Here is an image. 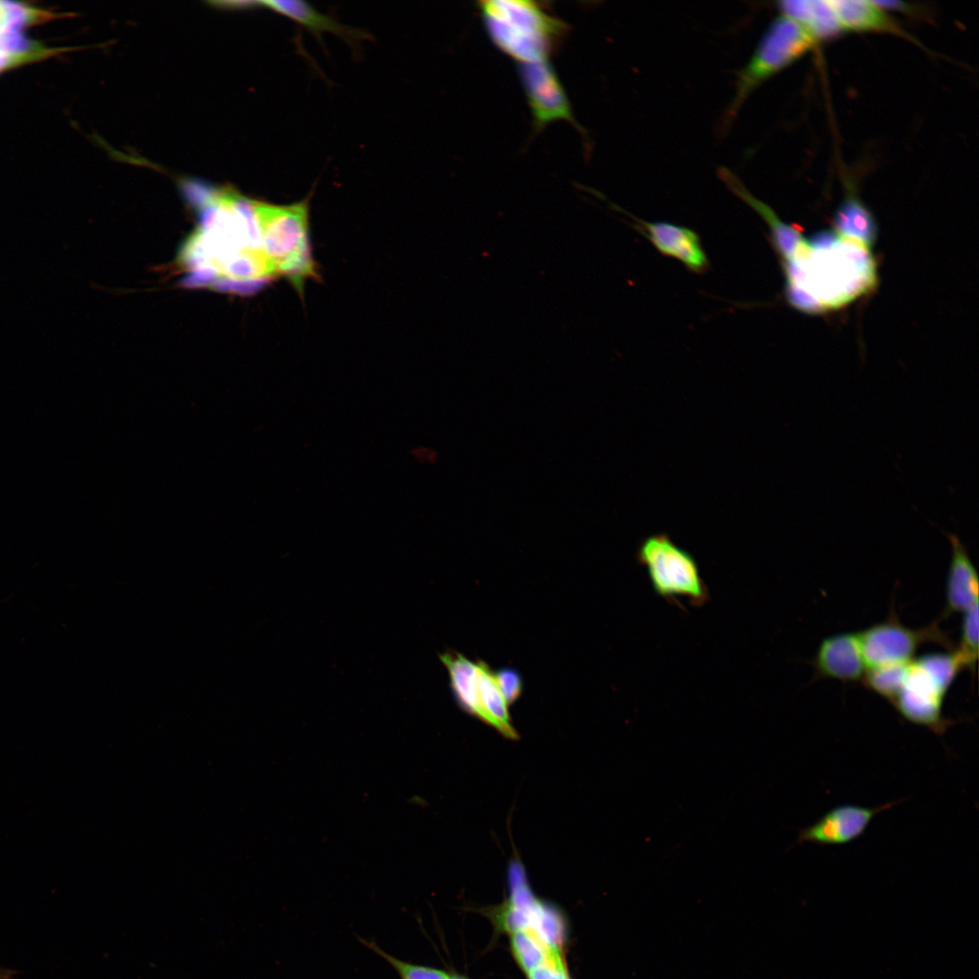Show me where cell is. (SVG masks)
Returning <instances> with one entry per match:
<instances>
[{"label":"cell","instance_id":"obj_1","mask_svg":"<svg viewBox=\"0 0 979 979\" xmlns=\"http://www.w3.org/2000/svg\"><path fill=\"white\" fill-rule=\"evenodd\" d=\"M189 189L200 207L201 225L181 251L188 267L201 276L251 285L275 276L262 246L254 199L224 189Z\"/></svg>","mask_w":979,"mask_h":979},{"label":"cell","instance_id":"obj_2","mask_svg":"<svg viewBox=\"0 0 979 979\" xmlns=\"http://www.w3.org/2000/svg\"><path fill=\"white\" fill-rule=\"evenodd\" d=\"M793 259L782 262L785 295L797 309L810 313L847 304L876 283L869 248L834 233H821Z\"/></svg>","mask_w":979,"mask_h":979},{"label":"cell","instance_id":"obj_3","mask_svg":"<svg viewBox=\"0 0 979 979\" xmlns=\"http://www.w3.org/2000/svg\"><path fill=\"white\" fill-rule=\"evenodd\" d=\"M479 8L492 42L520 64L547 61L567 31L542 3L485 0Z\"/></svg>","mask_w":979,"mask_h":979},{"label":"cell","instance_id":"obj_4","mask_svg":"<svg viewBox=\"0 0 979 979\" xmlns=\"http://www.w3.org/2000/svg\"><path fill=\"white\" fill-rule=\"evenodd\" d=\"M261 242L276 276H286L302 293L305 282L318 276L308 235V199L290 205L254 200Z\"/></svg>","mask_w":979,"mask_h":979},{"label":"cell","instance_id":"obj_5","mask_svg":"<svg viewBox=\"0 0 979 979\" xmlns=\"http://www.w3.org/2000/svg\"><path fill=\"white\" fill-rule=\"evenodd\" d=\"M817 40L801 25L781 15L774 20L753 55L739 73L735 92L723 116L722 130H726L747 97L777 73L809 52Z\"/></svg>","mask_w":979,"mask_h":979},{"label":"cell","instance_id":"obj_6","mask_svg":"<svg viewBox=\"0 0 979 979\" xmlns=\"http://www.w3.org/2000/svg\"><path fill=\"white\" fill-rule=\"evenodd\" d=\"M637 559L645 567L654 593L668 602L684 598L693 606H701L708 601V588L696 560L667 535L645 538Z\"/></svg>","mask_w":979,"mask_h":979},{"label":"cell","instance_id":"obj_7","mask_svg":"<svg viewBox=\"0 0 979 979\" xmlns=\"http://www.w3.org/2000/svg\"><path fill=\"white\" fill-rule=\"evenodd\" d=\"M861 652L867 668L890 664H907L915 653L926 643H936L954 651L948 635L939 627L938 622L924 628L911 629L903 625L893 612L880 623L858 633Z\"/></svg>","mask_w":979,"mask_h":979},{"label":"cell","instance_id":"obj_8","mask_svg":"<svg viewBox=\"0 0 979 979\" xmlns=\"http://www.w3.org/2000/svg\"><path fill=\"white\" fill-rule=\"evenodd\" d=\"M949 687L920 658L915 659L909 662L903 686L892 704L907 721L943 734L952 723L943 714Z\"/></svg>","mask_w":979,"mask_h":979},{"label":"cell","instance_id":"obj_9","mask_svg":"<svg viewBox=\"0 0 979 979\" xmlns=\"http://www.w3.org/2000/svg\"><path fill=\"white\" fill-rule=\"evenodd\" d=\"M519 74L537 129L563 120L580 130L565 91L547 61L519 64Z\"/></svg>","mask_w":979,"mask_h":979},{"label":"cell","instance_id":"obj_10","mask_svg":"<svg viewBox=\"0 0 979 979\" xmlns=\"http://www.w3.org/2000/svg\"><path fill=\"white\" fill-rule=\"evenodd\" d=\"M898 801L868 808L853 804L837 806L812 825L800 830L797 843L810 842L820 846L844 845L864 834L872 819L889 809Z\"/></svg>","mask_w":979,"mask_h":979},{"label":"cell","instance_id":"obj_11","mask_svg":"<svg viewBox=\"0 0 979 979\" xmlns=\"http://www.w3.org/2000/svg\"><path fill=\"white\" fill-rule=\"evenodd\" d=\"M816 674L843 682L861 680L866 664L858 635L842 633L824 639L813 660Z\"/></svg>","mask_w":979,"mask_h":979},{"label":"cell","instance_id":"obj_12","mask_svg":"<svg viewBox=\"0 0 979 979\" xmlns=\"http://www.w3.org/2000/svg\"><path fill=\"white\" fill-rule=\"evenodd\" d=\"M636 222L663 255L681 261L693 272H703L707 267V257L694 231L668 222Z\"/></svg>","mask_w":979,"mask_h":979},{"label":"cell","instance_id":"obj_13","mask_svg":"<svg viewBox=\"0 0 979 979\" xmlns=\"http://www.w3.org/2000/svg\"><path fill=\"white\" fill-rule=\"evenodd\" d=\"M951 546L946 579V610L965 612L978 604V575L967 549L956 534L944 532Z\"/></svg>","mask_w":979,"mask_h":979},{"label":"cell","instance_id":"obj_14","mask_svg":"<svg viewBox=\"0 0 979 979\" xmlns=\"http://www.w3.org/2000/svg\"><path fill=\"white\" fill-rule=\"evenodd\" d=\"M718 176L734 195L755 209L768 224L774 247L782 262L791 259L807 242L798 228L781 221L768 205L755 198L727 168H720Z\"/></svg>","mask_w":979,"mask_h":979},{"label":"cell","instance_id":"obj_15","mask_svg":"<svg viewBox=\"0 0 979 979\" xmlns=\"http://www.w3.org/2000/svg\"><path fill=\"white\" fill-rule=\"evenodd\" d=\"M256 5L269 8L294 21L320 39L325 33L334 34L351 45H355L360 41L369 39V35L364 32L340 24L333 17L318 12L303 1H258L256 2Z\"/></svg>","mask_w":979,"mask_h":979},{"label":"cell","instance_id":"obj_16","mask_svg":"<svg viewBox=\"0 0 979 979\" xmlns=\"http://www.w3.org/2000/svg\"><path fill=\"white\" fill-rule=\"evenodd\" d=\"M450 677V686L457 703L475 717L484 720L480 693V664L456 652L440 654Z\"/></svg>","mask_w":979,"mask_h":979},{"label":"cell","instance_id":"obj_17","mask_svg":"<svg viewBox=\"0 0 979 979\" xmlns=\"http://www.w3.org/2000/svg\"><path fill=\"white\" fill-rule=\"evenodd\" d=\"M842 31L906 33L876 1L829 0Z\"/></svg>","mask_w":979,"mask_h":979},{"label":"cell","instance_id":"obj_18","mask_svg":"<svg viewBox=\"0 0 979 979\" xmlns=\"http://www.w3.org/2000/svg\"><path fill=\"white\" fill-rule=\"evenodd\" d=\"M778 7L782 15L805 28L817 42L843 32L829 0L780 1Z\"/></svg>","mask_w":979,"mask_h":979},{"label":"cell","instance_id":"obj_19","mask_svg":"<svg viewBox=\"0 0 979 979\" xmlns=\"http://www.w3.org/2000/svg\"><path fill=\"white\" fill-rule=\"evenodd\" d=\"M833 224L839 237L869 248L877 237V225L871 212L854 194H848L837 208Z\"/></svg>","mask_w":979,"mask_h":979},{"label":"cell","instance_id":"obj_20","mask_svg":"<svg viewBox=\"0 0 979 979\" xmlns=\"http://www.w3.org/2000/svg\"><path fill=\"white\" fill-rule=\"evenodd\" d=\"M480 664V693L484 714L483 722L494 727L501 734L516 739L517 732L512 726L509 713V703L500 692L494 673L482 661Z\"/></svg>","mask_w":979,"mask_h":979},{"label":"cell","instance_id":"obj_21","mask_svg":"<svg viewBox=\"0 0 979 979\" xmlns=\"http://www.w3.org/2000/svg\"><path fill=\"white\" fill-rule=\"evenodd\" d=\"M512 946L518 961L527 973L546 963L555 951L559 950L545 943L532 928L514 932Z\"/></svg>","mask_w":979,"mask_h":979},{"label":"cell","instance_id":"obj_22","mask_svg":"<svg viewBox=\"0 0 979 979\" xmlns=\"http://www.w3.org/2000/svg\"><path fill=\"white\" fill-rule=\"evenodd\" d=\"M908 664L870 668L861 680L866 687L892 703L903 686Z\"/></svg>","mask_w":979,"mask_h":979},{"label":"cell","instance_id":"obj_23","mask_svg":"<svg viewBox=\"0 0 979 979\" xmlns=\"http://www.w3.org/2000/svg\"><path fill=\"white\" fill-rule=\"evenodd\" d=\"M978 604L964 612L959 645L955 652L964 667L975 668L978 658Z\"/></svg>","mask_w":979,"mask_h":979},{"label":"cell","instance_id":"obj_24","mask_svg":"<svg viewBox=\"0 0 979 979\" xmlns=\"http://www.w3.org/2000/svg\"><path fill=\"white\" fill-rule=\"evenodd\" d=\"M5 14L4 30L18 31L21 27L51 19L53 15L20 3L0 1Z\"/></svg>","mask_w":979,"mask_h":979},{"label":"cell","instance_id":"obj_25","mask_svg":"<svg viewBox=\"0 0 979 979\" xmlns=\"http://www.w3.org/2000/svg\"><path fill=\"white\" fill-rule=\"evenodd\" d=\"M498 686L509 704L521 694L523 683L520 674L513 668H503L494 673Z\"/></svg>","mask_w":979,"mask_h":979},{"label":"cell","instance_id":"obj_26","mask_svg":"<svg viewBox=\"0 0 979 979\" xmlns=\"http://www.w3.org/2000/svg\"><path fill=\"white\" fill-rule=\"evenodd\" d=\"M529 979H568L559 950L555 951L546 963L528 973Z\"/></svg>","mask_w":979,"mask_h":979},{"label":"cell","instance_id":"obj_27","mask_svg":"<svg viewBox=\"0 0 979 979\" xmlns=\"http://www.w3.org/2000/svg\"><path fill=\"white\" fill-rule=\"evenodd\" d=\"M403 979H450V976L439 970L412 965L388 956Z\"/></svg>","mask_w":979,"mask_h":979},{"label":"cell","instance_id":"obj_28","mask_svg":"<svg viewBox=\"0 0 979 979\" xmlns=\"http://www.w3.org/2000/svg\"><path fill=\"white\" fill-rule=\"evenodd\" d=\"M47 54H12L0 52V73L15 65L48 57Z\"/></svg>","mask_w":979,"mask_h":979},{"label":"cell","instance_id":"obj_29","mask_svg":"<svg viewBox=\"0 0 979 979\" xmlns=\"http://www.w3.org/2000/svg\"><path fill=\"white\" fill-rule=\"evenodd\" d=\"M15 975V971L0 967V979H16Z\"/></svg>","mask_w":979,"mask_h":979},{"label":"cell","instance_id":"obj_30","mask_svg":"<svg viewBox=\"0 0 979 979\" xmlns=\"http://www.w3.org/2000/svg\"><path fill=\"white\" fill-rule=\"evenodd\" d=\"M5 24V14L0 2V31L4 30Z\"/></svg>","mask_w":979,"mask_h":979},{"label":"cell","instance_id":"obj_31","mask_svg":"<svg viewBox=\"0 0 979 979\" xmlns=\"http://www.w3.org/2000/svg\"><path fill=\"white\" fill-rule=\"evenodd\" d=\"M450 979H465L460 976H450Z\"/></svg>","mask_w":979,"mask_h":979}]
</instances>
